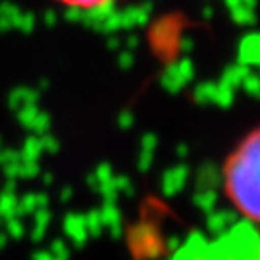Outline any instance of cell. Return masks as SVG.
Returning <instances> with one entry per match:
<instances>
[{
    "instance_id": "6da1fadb",
    "label": "cell",
    "mask_w": 260,
    "mask_h": 260,
    "mask_svg": "<svg viewBox=\"0 0 260 260\" xmlns=\"http://www.w3.org/2000/svg\"><path fill=\"white\" fill-rule=\"evenodd\" d=\"M223 185L233 208L260 225V127L230 154L223 168Z\"/></svg>"
},
{
    "instance_id": "7a4b0ae2",
    "label": "cell",
    "mask_w": 260,
    "mask_h": 260,
    "mask_svg": "<svg viewBox=\"0 0 260 260\" xmlns=\"http://www.w3.org/2000/svg\"><path fill=\"white\" fill-rule=\"evenodd\" d=\"M56 4L70 10H83V12H93V10H103L108 6H114L121 0H52Z\"/></svg>"
}]
</instances>
